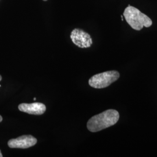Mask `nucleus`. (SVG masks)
<instances>
[{
    "label": "nucleus",
    "mask_w": 157,
    "mask_h": 157,
    "mask_svg": "<svg viewBox=\"0 0 157 157\" xmlns=\"http://www.w3.org/2000/svg\"><path fill=\"white\" fill-rule=\"evenodd\" d=\"M119 119V112L115 109H108L91 117L87 124L91 132H97L115 124Z\"/></svg>",
    "instance_id": "nucleus-1"
},
{
    "label": "nucleus",
    "mask_w": 157,
    "mask_h": 157,
    "mask_svg": "<svg viewBox=\"0 0 157 157\" xmlns=\"http://www.w3.org/2000/svg\"><path fill=\"white\" fill-rule=\"evenodd\" d=\"M33 100H34V101H35V100H36V98H35V97H34V98Z\"/></svg>",
    "instance_id": "nucleus-10"
},
{
    "label": "nucleus",
    "mask_w": 157,
    "mask_h": 157,
    "mask_svg": "<svg viewBox=\"0 0 157 157\" xmlns=\"http://www.w3.org/2000/svg\"><path fill=\"white\" fill-rule=\"evenodd\" d=\"M43 1H47V0H43Z\"/></svg>",
    "instance_id": "nucleus-11"
},
{
    "label": "nucleus",
    "mask_w": 157,
    "mask_h": 157,
    "mask_svg": "<svg viewBox=\"0 0 157 157\" xmlns=\"http://www.w3.org/2000/svg\"><path fill=\"white\" fill-rule=\"evenodd\" d=\"M124 16L132 28L136 30H140L143 27L149 28L152 24L149 17L132 6H129L124 10Z\"/></svg>",
    "instance_id": "nucleus-2"
},
{
    "label": "nucleus",
    "mask_w": 157,
    "mask_h": 157,
    "mask_svg": "<svg viewBox=\"0 0 157 157\" xmlns=\"http://www.w3.org/2000/svg\"><path fill=\"white\" fill-rule=\"evenodd\" d=\"M71 39L75 45L82 48H89L93 44L90 34L80 29H75L72 30Z\"/></svg>",
    "instance_id": "nucleus-4"
},
{
    "label": "nucleus",
    "mask_w": 157,
    "mask_h": 157,
    "mask_svg": "<svg viewBox=\"0 0 157 157\" xmlns=\"http://www.w3.org/2000/svg\"><path fill=\"white\" fill-rule=\"evenodd\" d=\"M3 157V155H2V153H1V150H0V157Z\"/></svg>",
    "instance_id": "nucleus-8"
},
{
    "label": "nucleus",
    "mask_w": 157,
    "mask_h": 157,
    "mask_svg": "<svg viewBox=\"0 0 157 157\" xmlns=\"http://www.w3.org/2000/svg\"><path fill=\"white\" fill-rule=\"evenodd\" d=\"M120 77L117 71H110L93 76L89 80L91 87L95 89H104L116 82Z\"/></svg>",
    "instance_id": "nucleus-3"
},
{
    "label": "nucleus",
    "mask_w": 157,
    "mask_h": 157,
    "mask_svg": "<svg viewBox=\"0 0 157 157\" xmlns=\"http://www.w3.org/2000/svg\"><path fill=\"white\" fill-rule=\"evenodd\" d=\"M2 80V76L0 75V81Z\"/></svg>",
    "instance_id": "nucleus-9"
},
{
    "label": "nucleus",
    "mask_w": 157,
    "mask_h": 157,
    "mask_svg": "<svg viewBox=\"0 0 157 157\" xmlns=\"http://www.w3.org/2000/svg\"><path fill=\"white\" fill-rule=\"evenodd\" d=\"M2 119H2V117L0 115V122H1L2 121Z\"/></svg>",
    "instance_id": "nucleus-7"
},
{
    "label": "nucleus",
    "mask_w": 157,
    "mask_h": 157,
    "mask_svg": "<svg viewBox=\"0 0 157 157\" xmlns=\"http://www.w3.org/2000/svg\"><path fill=\"white\" fill-rule=\"evenodd\" d=\"M37 140L32 135H23L8 141V146L11 148L26 149L36 145Z\"/></svg>",
    "instance_id": "nucleus-5"
},
{
    "label": "nucleus",
    "mask_w": 157,
    "mask_h": 157,
    "mask_svg": "<svg viewBox=\"0 0 157 157\" xmlns=\"http://www.w3.org/2000/svg\"><path fill=\"white\" fill-rule=\"evenodd\" d=\"M18 108L21 112L36 115H42L46 111L45 105L41 102H34L31 104L22 103L19 105Z\"/></svg>",
    "instance_id": "nucleus-6"
}]
</instances>
